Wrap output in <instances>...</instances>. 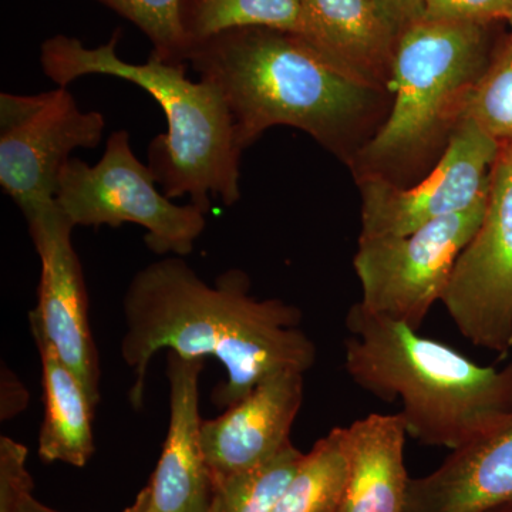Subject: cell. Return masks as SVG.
<instances>
[{
    "label": "cell",
    "mask_w": 512,
    "mask_h": 512,
    "mask_svg": "<svg viewBox=\"0 0 512 512\" xmlns=\"http://www.w3.org/2000/svg\"><path fill=\"white\" fill-rule=\"evenodd\" d=\"M123 512H154L153 507H151L150 490H148V487L143 488L140 494L137 495L136 501Z\"/></svg>",
    "instance_id": "obj_28"
},
{
    "label": "cell",
    "mask_w": 512,
    "mask_h": 512,
    "mask_svg": "<svg viewBox=\"0 0 512 512\" xmlns=\"http://www.w3.org/2000/svg\"><path fill=\"white\" fill-rule=\"evenodd\" d=\"M180 23L187 46L239 28L285 30L302 36L303 0H180Z\"/></svg>",
    "instance_id": "obj_18"
},
{
    "label": "cell",
    "mask_w": 512,
    "mask_h": 512,
    "mask_svg": "<svg viewBox=\"0 0 512 512\" xmlns=\"http://www.w3.org/2000/svg\"><path fill=\"white\" fill-rule=\"evenodd\" d=\"M120 33L89 49L79 39L57 35L40 47L43 73L66 87L90 74L119 77L151 94L167 117L168 130L148 147V167L170 200L188 195L205 215L211 198L237 204L242 150L227 101L214 84L192 82L185 63H167L151 55L147 63L124 62L116 53Z\"/></svg>",
    "instance_id": "obj_4"
},
{
    "label": "cell",
    "mask_w": 512,
    "mask_h": 512,
    "mask_svg": "<svg viewBox=\"0 0 512 512\" xmlns=\"http://www.w3.org/2000/svg\"><path fill=\"white\" fill-rule=\"evenodd\" d=\"M376 3L400 33L424 16V0H376Z\"/></svg>",
    "instance_id": "obj_26"
},
{
    "label": "cell",
    "mask_w": 512,
    "mask_h": 512,
    "mask_svg": "<svg viewBox=\"0 0 512 512\" xmlns=\"http://www.w3.org/2000/svg\"><path fill=\"white\" fill-rule=\"evenodd\" d=\"M493 53L487 25L423 18L407 26L394 53L392 109L350 161L356 180L399 187L423 180L463 121L468 94Z\"/></svg>",
    "instance_id": "obj_5"
},
{
    "label": "cell",
    "mask_w": 512,
    "mask_h": 512,
    "mask_svg": "<svg viewBox=\"0 0 512 512\" xmlns=\"http://www.w3.org/2000/svg\"><path fill=\"white\" fill-rule=\"evenodd\" d=\"M508 23H510L511 29H512V13H511L510 19H508ZM511 35H512V32H511Z\"/></svg>",
    "instance_id": "obj_30"
},
{
    "label": "cell",
    "mask_w": 512,
    "mask_h": 512,
    "mask_svg": "<svg viewBox=\"0 0 512 512\" xmlns=\"http://www.w3.org/2000/svg\"><path fill=\"white\" fill-rule=\"evenodd\" d=\"M2 393H0V419L8 421L18 414L25 412L30 400L28 390L25 389L19 377L2 366Z\"/></svg>",
    "instance_id": "obj_25"
},
{
    "label": "cell",
    "mask_w": 512,
    "mask_h": 512,
    "mask_svg": "<svg viewBox=\"0 0 512 512\" xmlns=\"http://www.w3.org/2000/svg\"><path fill=\"white\" fill-rule=\"evenodd\" d=\"M485 512H512V503L500 505V507L491 508Z\"/></svg>",
    "instance_id": "obj_29"
},
{
    "label": "cell",
    "mask_w": 512,
    "mask_h": 512,
    "mask_svg": "<svg viewBox=\"0 0 512 512\" xmlns=\"http://www.w3.org/2000/svg\"><path fill=\"white\" fill-rule=\"evenodd\" d=\"M345 367L384 403H402L407 436L424 446H463L512 412V362L477 365L439 340L355 303L346 316Z\"/></svg>",
    "instance_id": "obj_3"
},
{
    "label": "cell",
    "mask_w": 512,
    "mask_h": 512,
    "mask_svg": "<svg viewBox=\"0 0 512 512\" xmlns=\"http://www.w3.org/2000/svg\"><path fill=\"white\" fill-rule=\"evenodd\" d=\"M303 376L298 370L274 373L217 419L202 420V450L212 483L258 467L291 443L303 403Z\"/></svg>",
    "instance_id": "obj_12"
},
{
    "label": "cell",
    "mask_w": 512,
    "mask_h": 512,
    "mask_svg": "<svg viewBox=\"0 0 512 512\" xmlns=\"http://www.w3.org/2000/svg\"><path fill=\"white\" fill-rule=\"evenodd\" d=\"M348 430L349 474L336 512H406L407 431L397 414H370Z\"/></svg>",
    "instance_id": "obj_16"
},
{
    "label": "cell",
    "mask_w": 512,
    "mask_h": 512,
    "mask_svg": "<svg viewBox=\"0 0 512 512\" xmlns=\"http://www.w3.org/2000/svg\"><path fill=\"white\" fill-rule=\"evenodd\" d=\"M471 120L497 143L512 141V35L495 49L490 64L468 94L463 120Z\"/></svg>",
    "instance_id": "obj_21"
},
{
    "label": "cell",
    "mask_w": 512,
    "mask_h": 512,
    "mask_svg": "<svg viewBox=\"0 0 512 512\" xmlns=\"http://www.w3.org/2000/svg\"><path fill=\"white\" fill-rule=\"evenodd\" d=\"M137 26L153 43L151 55L185 63L187 40L180 23V0H97Z\"/></svg>",
    "instance_id": "obj_22"
},
{
    "label": "cell",
    "mask_w": 512,
    "mask_h": 512,
    "mask_svg": "<svg viewBox=\"0 0 512 512\" xmlns=\"http://www.w3.org/2000/svg\"><path fill=\"white\" fill-rule=\"evenodd\" d=\"M204 359L167 353L170 424L151 477L154 512H210L212 481L201 443L200 376Z\"/></svg>",
    "instance_id": "obj_13"
},
{
    "label": "cell",
    "mask_w": 512,
    "mask_h": 512,
    "mask_svg": "<svg viewBox=\"0 0 512 512\" xmlns=\"http://www.w3.org/2000/svg\"><path fill=\"white\" fill-rule=\"evenodd\" d=\"M13 512H60L53 510V508L47 507V505L40 503L37 501L33 494L28 495V497L23 498L20 501L18 507Z\"/></svg>",
    "instance_id": "obj_27"
},
{
    "label": "cell",
    "mask_w": 512,
    "mask_h": 512,
    "mask_svg": "<svg viewBox=\"0 0 512 512\" xmlns=\"http://www.w3.org/2000/svg\"><path fill=\"white\" fill-rule=\"evenodd\" d=\"M305 454L292 441L258 467L212 483L210 512H272Z\"/></svg>",
    "instance_id": "obj_20"
},
{
    "label": "cell",
    "mask_w": 512,
    "mask_h": 512,
    "mask_svg": "<svg viewBox=\"0 0 512 512\" xmlns=\"http://www.w3.org/2000/svg\"><path fill=\"white\" fill-rule=\"evenodd\" d=\"M487 197L402 237L359 239L353 266L363 308L419 330L441 301L458 256L480 228Z\"/></svg>",
    "instance_id": "obj_7"
},
{
    "label": "cell",
    "mask_w": 512,
    "mask_h": 512,
    "mask_svg": "<svg viewBox=\"0 0 512 512\" xmlns=\"http://www.w3.org/2000/svg\"><path fill=\"white\" fill-rule=\"evenodd\" d=\"M512 0H424V19L487 25L510 19Z\"/></svg>",
    "instance_id": "obj_23"
},
{
    "label": "cell",
    "mask_w": 512,
    "mask_h": 512,
    "mask_svg": "<svg viewBox=\"0 0 512 512\" xmlns=\"http://www.w3.org/2000/svg\"><path fill=\"white\" fill-rule=\"evenodd\" d=\"M126 335L121 357L136 373L130 402L143 406L151 359L165 349L185 359L212 356L227 370L214 393L217 406L244 399L265 377L316 363L313 340L302 329L301 309L281 299L251 295L244 271L231 269L207 284L184 261L168 256L138 271L123 301Z\"/></svg>",
    "instance_id": "obj_1"
},
{
    "label": "cell",
    "mask_w": 512,
    "mask_h": 512,
    "mask_svg": "<svg viewBox=\"0 0 512 512\" xmlns=\"http://www.w3.org/2000/svg\"><path fill=\"white\" fill-rule=\"evenodd\" d=\"M498 150L500 143L466 119L458 124L439 163L419 183L399 187L380 178L357 180L362 192L359 239L402 237L473 207L490 191Z\"/></svg>",
    "instance_id": "obj_10"
},
{
    "label": "cell",
    "mask_w": 512,
    "mask_h": 512,
    "mask_svg": "<svg viewBox=\"0 0 512 512\" xmlns=\"http://www.w3.org/2000/svg\"><path fill=\"white\" fill-rule=\"evenodd\" d=\"M42 360L45 417L39 431L37 453L45 463H66L82 468L94 453L93 413L83 384L64 365L46 336L30 326Z\"/></svg>",
    "instance_id": "obj_17"
},
{
    "label": "cell",
    "mask_w": 512,
    "mask_h": 512,
    "mask_svg": "<svg viewBox=\"0 0 512 512\" xmlns=\"http://www.w3.org/2000/svg\"><path fill=\"white\" fill-rule=\"evenodd\" d=\"M348 474V430L336 427L305 454L272 512H336Z\"/></svg>",
    "instance_id": "obj_19"
},
{
    "label": "cell",
    "mask_w": 512,
    "mask_h": 512,
    "mask_svg": "<svg viewBox=\"0 0 512 512\" xmlns=\"http://www.w3.org/2000/svg\"><path fill=\"white\" fill-rule=\"evenodd\" d=\"M303 39L367 83L390 90L400 30L376 0H303Z\"/></svg>",
    "instance_id": "obj_15"
},
{
    "label": "cell",
    "mask_w": 512,
    "mask_h": 512,
    "mask_svg": "<svg viewBox=\"0 0 512 512\" xmlns=\"http://www.w3.org/2000/svg\"><path fill=\"white\" fill-rule=\"evenodd\" d=\"M157 178L141 163L126 130L114 131L99 163L72 158L59 177L56 204L74 228H119L126 222L147 229L146 242L158 255L187 256L207 221L194 204H174L156 187Z\"/></svg>",
    "instance_id": "obj_6"
},
{
    "label": "cell",
    "mask_w": 512,
    "mask_h": 512,
    "mask_svg": "<svg viewBox=\"0 0 512 512\" xmlns=\"http://www.w3.org/2000/svg\"><path fill=\"white\" fill-rule=\"evenodd\" d=\"M441 302L458 332L505 357L512 349V141L500 144L480 228L458 256Z\"/></svg>",
    "instance_id": "obj_9"
},
{
    "label": "cell",
    "mask_w": 512,
    "mask_h": 512,
    "mask_svg": "<svg viewBox=\"0 0 512 512\" xmlns=\"http://www.w3.org/2000/svg\"><path fill=\"white\" fill-rule=\"evenodd\" d=\"M33 494L28 470V450L9 437L0 439V512H13L23 498Z\"/></svg>",
    "instance_id": "obj_24"
},
{
    "label": "cell",
    "mask_w": 512,
    "mask_h": 512,
    "mask_svg": "<svg viewBox=\"0 0 512 512\" xmlns=\"http://www.w3.org/2000/svg\"><path fill=\"white\" fill-rule=\"evenodd\" d=\"M185 63L220 90L242 151L269 128L289 126L350 164L392 109L390 90L346 72L285 30H227L192 43Z\"/></svg>",
    "instance_id": "obj_2"
},
{
    "label": "cell",
    "mask_w": 512,
    "mask_h": 512,
    "mask_svg": "<svg viewBox=\"0 0 512 512\" xmlns=\"http://www.w3.org/2000/svg\"><path fill=\"white\" fill-rule=\"evenodd\" d=\"M512 503V412L463 446L436 471L410 478L406 512H485Z\"/></svg>",
    "instance_id": "obj_14"
},
{
    "label": "cell",
    "mask_w": 512,
    "mask_h": 512,
    "mask_svg": "<svg viewBox=\"0 0 512 512\" xmlns=\"http://www.w3.org/2000/svg\"><path fill=\"white\" fill-rule=\"evenodd\" d=\"M40 259L39 303L30 326L46 336L64 365L83 384L90 402H100V362L89 320L82 264L72 244V222L59 207L28 221Z\"/></svg>",
    "instance_id": "obj_11"
},
{
    "label": "cell",
    "mask_w": 512,
    "mask_h": 512,
    "mask_svg": "<svg viewBox=\"0 0 512 512\" xmlns=\"http://www.w3.org/2000/svg\"><path fill=\"white\" fill-rule=\"evenodd\" d=\"M106 120L83 111L66 87L0 94V185L26 221L56 207L59 177L77 148L101 143Z\"/></svg>",
    "instance_id": "obj_8"
}]
</instances>
